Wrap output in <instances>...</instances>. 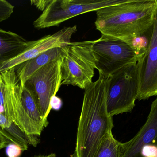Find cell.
<instances>
[{"label":"cell","mask_w":157,"mask_h":157,"mask_svg":"<svg viewBox=\"0 0 157 157\" xmlns=\"http://www.w3.org/2000/svg\"><path fill=\"white\" fill-rule=\"evenodd\" d=\"M108 77L99 73L98 80L85 88L78 121L76 147L71 157H95L102 141L113 127L106 104Z\"/></svg>","instance_id":"1"},{"label":"cell","mask_w":157,"mask_h":157,"mask_svg":"<svg viewBox=\"0 0 157 157\" xmlns=\"http://www.w3.org/2000/svg\"><path fill=\"white\" fill-rule=\"evenodd\" d=\"M157 9L155 0H127L97 10L95 26L101 35L129 44L152 26Z\"/></svg>","instance_id":"2"},{"label":"cell","mask_w":157,"mask_h":157,"mask_svg":"<svg viewBox=\"0 0 157 157\" xmlns=\"http://www.w3.org/2000/svg\"><path fill=\"white\" fill-rule=\"evenodd\" d=\"M91 42H71L61 48V85H71L85 89L92 83L96 66Z\"/></svg>","instance_id":"3"},{"label":"cell","mask_w":157,"mask_h":157,"mask_svg":"<svg viewBox=\"0 0 157 157\" xmlns=\"http://www.w3.org/2000/svg\"><path fill=\"white\" fill-rule=\"evenodd\" d=\"M138 89L137 63L127 65L109 77L106 84L109 114L113 117L132 112L135 106Z\"/></svg>","instance_id":"4"},{"label":"cell","mask_w":157,"mask_h":157,"mask_svg":"<svg viewBox=\"0 0 157 157\" xmlns=\"http://www.w3.org/2000/svg\"><path fill=\"white\" fill-rule=\"evenodd\" d=\"M91 41L96 69L105 77L127 65L138 62L137 55L131 46L120 39L101 35L98 39Z\"/></svg>","instance_id":"5"},{"label":"cell","mask_w":157,"mask_h":157,"mask_svg":"<svg viewBox=\"0 0 157 157\" xmlns=\"http://www.w3.org/2000/svg\"><path fill=\"white\" fill-rule=\"evenodd\" d=\"M127 0H52L33 23L37 29L59 26L76 16L97 11L106 6L115 5Z\"/></svg>","instance_id":"6"},{"label":"cell","mask_w":157,"mask_h":157,"mask_svg":"<svg viewBox=\"0 0 157 157\" xmlns=\"http://www.w3.org/2000/svg\"><path fill=\"white\" fill-rule=\"evenodd\" d=\"M61 59L48 63L34 73L25 85L33 96L42 117L47 122L52 110V99L61 85Z\"/></svg>","instance_id":"7"},{"label":"cell","mask_w":157,"mask_h":157,"mask_svg":"<svg viewBox=\"0 0 157 157\" xmlns=\"http://www.w3.org/2000/svg\"><path fill=\"white\" fill-rule=\"evenodd\" d=\"M1 73L4 84V115L29 136L38 137L43 130L30 119L23 107L21 99L20 82L15 68Z\"/></svg>","instance_id":"8"},{"label":"cell","mask_w":157,"mask_h":157,"mask_svg":"<svg viewBox=\"0 0 157 157\" xmlns=\"http://www.w3.org/2000/svg\"><path fill=\"white\" fill-rule=\"evenodd\" d=\"M137 65L139 82L137 100L148 99L157 96V9L149 46Z\"/></svg>","instance_id":"9"},{"label":"cell","mask_w":157,"mask_h":157,"mask_svg":"<svg viewBox=\"0 0 157 157\" xmlns=\"http://www.w3.org/2000/svg\"><path fill=\"white\" fill-rule=\"evenodd\" d=\"M76 31V26L64 28L52 35H48L38 40L31 41L30 45L22 53L0 66V73L15 68L50 49L66 46L71 43L72 36Z\"/></svg>","instance_id":"10"},{"label":"cell","mask_w":157,"mask_h":157,"mask_svg":"<svg viewBox=\"0 0 157 157\" xmlns=\"http://www.w3.org/2000/svg\"><path fill=\"white\" fill-rule=\"evenodd\" d=\"M150 145L157 147V98L152 102L145 123L133 138L123 143L122 157H140L141 148Z\"/></svg>","instance_id":"11"},{"label":"cell","mask_w":157,"mask_h":157,"mask_svg":"<svg viewBox=\"0 0 157 157\" xmlns=\"http://www.w3.org/2000/svg\"><path fill=\"white\" fill-rule=\"evenodd\" d=\"M61 48L56 47L43 52L35 58L15 67L20 82V90L24 88L27 80L36 71L50 62L61 59Z\"/></svg>","instance_id":"12"},{"label":"cell","mask_w":157,"mask_h":157,"mask_svg":"<svg viewBox=\"0 0 157 157\" xmlns=\"http://www.w3.org/2000/svg\"><path fill=\"white\" fill-rule=\"evenodd\" d=\"M31 42L16 33L0 29V66L22 53Z\"/></svg>","instance_id":"13"},{"label":"cell","mask_w":157,"mask_h":157,"mask_svg":"<svg viewBox=\"0 0 157 157\" xmlns=\"http://www.w3.org/2000/svg\"><path fill=\"white\" fill-rule=\"evenodd\" d=\"M0 134L7 141L8 144H14L23 151L27 150L29 144L36 147L40 143L38 137L33 138L27 135L16 124L8 120L2 113H0Z\"/></svg>","instance_id":"14"},{"label":"cell","mask_w":157,"mask_h":157,"mask_svg":"<svg viewBox=\"0 0 157 157\" xmlns=\"http://www.w3.org/2000/svg\"><path fill=\"white\" fill-rule=\"evenodd\" d=\"M20 91L22 105L26 112L35 123L44 130L48 126V122L42 117L32 94L25 87Z\"/></svg>","instance_id":"15"},{"label":"cell","mask_w":157,"mask_h":157,"mask_svg":"<svg viewBox=\"0 0 157 157\" xmlns=\"http://www.w3.org/2000/svg\"><path fill=\"white\" fill-rule=\"evenodd\" d=\"M123 151V143L116 140L112 131L102 141L95 157H122Z\"/></svg>","instance_id":"16"},{"label":"cell","mask_w":157,"mask_h":157,"mask_svg":"<svg viewBox=\"0 0 157 157\" xmlns=\"http://www.w3.org/2000/svg\"><path fill=\"white\" fill-rule=\"evenodd\" d=\"M14 7L5 0H0V22L8 19L13 12Z\"/></svg>","instance_id":"17"},{"label":"cell","mask_w":157,"mask_h":157,"mask_svg":"<svg viewBox=\"0 0 157 157\" xmlns=\"http://www.w3.org/2000/svg\"><path fill=\"white\" fill-rule=\"evenodd\" d=\"M140 157H157V147L150 145L145 146L141 148Z\"/></svg>","instance_id":"18"},{"label":"cell","mask_w":157,"mask_h":157,"mask_svg":"<svg viewBox=\"0 0 157 157\" xmlns=\"http://www.w3.org/2000/svg\"><path fill=\"white\" fill-rule=\"evenodd\" d=\"M22 151L21 147L18 146L10 143L6 146V153L8 157H19L22 154Z\"/></svg>","instance_id":"19"},{"label":"cell","mask_w":157,"mask_h":157,"mask_svg":"<svg viewBox=\"0 0 157 157\" xmlns=\"http://www.w3.org/2000/svg\"><path fill=\"white\" fill-rule=\"evenodd\" d=\"M4 84L2 74L0 73V113H4Z\"/></svg>","instance_id":"20"},{"label":"cell","mask_w":157,"mask_h":157,"mask_svg":"<svg viewBox=\"0 0 157 157\" xmlns=\"http://www.w3.org/2000/svg\"><path fill=\"white\" fill-rule=\"evenodd\" d=\"M51 2V0L49 1H31V4L34 5L36 6L37 8L40 10L44 11L45 8L48 6L49 4Z\"/></svg>","instance_id":"21"},{"label":"cell","mask_w":157,"mask_h":157,"mask_svg":"<svg viewBox=\"0 0 157 157\" xmlns=\"http://www.w3.org/2000/svg\"><path fill=\"white\" fill-rule=\"evenodd\" d=\"M62 105V102L60 99L57 97L56 96L52 98L51 102L52 109H53L55 110H59L61 108Z\"/></svg>","instance_id":"22"},{"label":"cell","mask_w":157,"mask_h":157,"mask_svg":"<svg viewBox=\"0 0 157 157\" xmlns=\"http://www.w3.org/2000/svg\"><path fill=\"white\" fill-rule=\"evenodd\" d=\"M8 145L7 141L0 134V150L2 148L6 147Z\"/></svg>","instance_id":"23"},{"label":"cell","mask_w":157,"mask_h":157,"mask_svg":"<svg viewBox=\"0 0 157 157\" xmlns=\"http://www.w3.org/2000/svg\"><path fill=\"white\" fill-rule=\"evenodd\" d=\"M32 157H57L56 155L53 153L48 155H40L35 156Z\"/></svg>","instance_id":"24"},{"label":"cell","mask_w":157,"mask_h":157,"mask_svg":"<svg viewBox=\"0 0 157 157\" xmlns=\"http://www.w3.org/2000/svg\"><path fill=\"white\" fill-rule=\"evenodd\" d=\"M155 2H156V3L157 6V0H155Z\"/></svg>","instance_id":"25"}]
</instances>
